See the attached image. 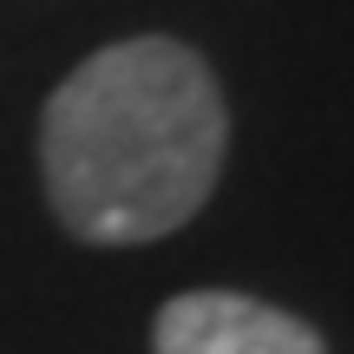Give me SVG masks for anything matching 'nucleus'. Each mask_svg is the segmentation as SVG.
I'll list each match as a JSON object with an SVG mask.
<instances>
[{
    "label": "nucleus",
    "mask_w": 354,
    "mask_h": 354,
    "mask_svg": "<svg viewBox=\"0 0 354 354\" xmlns=\"http://www.w3.org/2000/svg\"><path fill=\"white\" fill-rule=\"evenodd\" d=\"M39 165L79 243H158L223 171V99L177 39H118L46 99Z\"/></svg>",
    "instance_id": "nucleus-1"
},
{
    "label": "nucleus",
    "mask_w": 354,
    "mask_h": 354,
    "mask_svg": "<svg viewBox=\"0 0 354 354\" xmlns=\"http://www.w3.org/2000/svg\"><path fill=\"white\" fill-rule=\"evenodd\" d=\"M151 348L158 354H322V335L256 295L190 289L158 308Z\"/></svg>",
    "instance_id": "nucleus-2"
}]
</instances>
